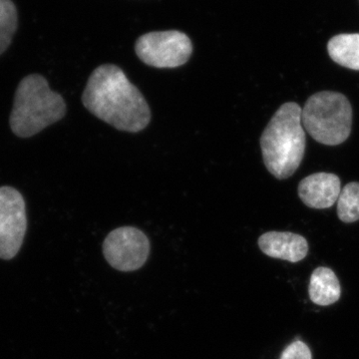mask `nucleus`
<instances>
[{
  "instance_id": "f257e3e1",
  "label": "nucleus",
  "mask_w": 359,
  "mask_h": 359,
  "mask_svg": "<svg viewBox=\"0 0 359 359\" xmlns=\"http://www.w3.org/2000/svg\"><path fill=\"white\" fill-rule=\"evenodd\" d=\"M82 102L91 114L120 131L137 133L150 123L147 101L116 65H101L92 72Z\"/></svg>"
},
{
  "instance_id": "f03ea898",
  "label": "nucleus",
  "mask_w": 359,
  "mask_h": 359,
  "mask_svg": "<svg viewBox=\"0 0 359 359\" xmlns=\"http://www.w3.org/2000/svg\"><path fill=\"white\" fill-rule=\"evenodd\" d=\"M302 111L297 103L283 104L262 135L264 163L276 179L290 178L304 159L306 133Z\"/></svg>"
},
{
  "instance_id": "7ed1b4c3",
  "label": "nucleus",
  "mask_w": 359,
  "mask_h": 359,
  "mask_svg": "<svg viewBox=\"0 0 359 359\" xmlns=\"http://www.w3.org/2000/svg\"><path fill=\"white\" fill-rule=\"evenodd\" d=\"M66 114L63 97L52 91L46 78L30 74L16 89L9 124L13 134L29 138L39 134Z\"/></svg>"
},
{
  "instance_id": "20e7f679",
  "label": "nucleus",
  "mask_w": 359,
  "mask_h": 359,
  "mask_svg": "<svg viewBox=\"0 0 359 359\" xmlns=\"http://www.w3.org/2000/svg\"><path fill=\"white\" fill-rule=\"evenodd\" d=\"M302 124L314 140L337 146L348 138L353 125V108L339 92L323 91L309 97L302 111Z\"/></svg>"
},
{
  "instance_id": "39448f33",
  "label": "nucleus",
  "mask_w": 359,
  "mask_h": 359,
  "mask_svg": "<svg viewBox=\"0 0 359 359\" xmlns=\"http://www.w3.org/2000/svg\"><path fill=\"white\" fill-rule=\"evenodd\" d=\"M135 51L142 62L155 68H176L188 62L193 44L178 30L146 33L137 40Z\"/></svg>"
},
{
  "instance_id": "423d86ee",
  "label": "nucleus",
  "mask_w": 359,
  "mask_h": 359,
  "mask_svg": "<svg viewBox=\"0 0 359 359\" xmlns=\"http://www.w3.org/2000/svg\"><path fill=\"white\" fill-rule=\"evenodd\" d=\"M150 241L139 229L121 226L111 231L103 243V254L107 263L120 271L141 269L150 255Z\"/></svg>"
},
{
  "instance_id": "0eeeda50",
  "label": "nucleus",
  "mask_w": 359,
  "mask_h": 359,
  "mask_svg": "<svg viewBox=\"0 0 359 359\" xmlns=\"http://www.w3.org/2000/svg\"><path fill=\"white\" fill-rule=\"evenodd\" d=\"M27 230L25 201L13 187H0V259H13Z\"/></svg>"
},
{
  "instance_id": "6e6552de",
  "label": "nucleus",
  "mask_w": 359,
  "mask_h": 359,
  "mask_svg": "<svg viewBox=\"0 0 359 359\" xmlns=\"http://www.w3.org/2000/svg\"><path fill=\"white\" fill-rule=\"evenodd\" d=\"M297 190L304 205L311 209H328L339 200L341 184L337 175L316 173L302 180Z\"/></svg>"
},
{
  "instance_id": "1a4fd4ad",
  "label": "nucleus",
  "mask_w": 359,
  "mask_h": 359,
  "mask_svg": "<svg viewBox=\"0 0 359 359\" xmlns=\"http://www.w3.org/2000/svg\"><path fill=\"white\" fill-rule=\"evenodd\" d=\"M259 250L266 256L295 264L309 254L306 238L290 231H268L257 241Z\"/></svg>"
},
{
  "instance_id": "9d476101",
  "label": "nucleus",
  "mask_w": 359,
  "mask_h": 359,
  "mask_svg": "<svg viewBox=\"0 0 359 359\" xmlns=\"http://www.w3.org/2000/svg\"><path fill=\"white\" fill-rule=\"evenodd\" d=\"M309 295L316 306H332L339 301L341 285L332 269L318 266L314 269L309 280Z\"/></svg>"
},
{
  "instance_id": "9b49d317",
  "label": "nucleus",
  "mask_w": 359,
  "mask_h": 359,
  "mask_svg": "<svg viewBox=\"0 0 359 359\" xmlns=\"http://www.w3.org/2000/svg\"><path fill=\"white\" fill-rule=\"evenodd\" d=\"M327 51L337 65L359 71V33L332 37L328 42Z\"/></svg>"
},
{
  "instance_id": "f8f14e48",
  "label": "nucleus",
  "mask_w": 359,
  "mask_h": 359,
  "mask_svg": "<svg viewBox=\"0 0 359 359\" xmlns=\"http://www.w3.org/2000/svg\"><path fill=\"white\" fill-rule=\"evenodd\" d=\"M337 216L346 224L359 221V183L353 182L342 189L337 200Z\"/></svg>"
},
{
  "instance_id": "ddd939ff",
  "label": "nucleus",
  "mask_w": 359,
  "mask_h": 359,
  "mask_svg": "<svg viewBox=\"0 0 359 359\" xmlns=\"http://www.w3.org/2000/svg\"><path fill=\"white\" fill-rule=\"evenodd\" d=\"M18 22V9L13 0H0V55L13 42Z\"/></svg>"
},
{
  "instance_id": "4468645a",
  "label": "nucleus",
  "mask_w": 359,
  "mask_h": 359,
  "mask_svg": "<svg viewBox=\"0 0 359 359\" xmlns=\"http://www.w3.org/2000/svg\"><path fill=\"white\" fill-rule=\"evenodd\" d=\"M280 359H313V353L308 344L295 340L283 349Z\"/></svg>"
}]
</instances>
